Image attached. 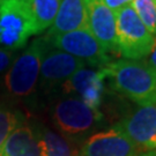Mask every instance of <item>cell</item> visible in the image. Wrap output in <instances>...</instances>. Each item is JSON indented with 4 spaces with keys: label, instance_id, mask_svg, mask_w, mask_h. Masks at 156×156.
Returning <instances> with one entry per match:
<instances>
[{
    "label": "cell",
    "instance_id": "cell-1",
    "mask_svg": "<svg viewBox=\"0 0 156 156\" xmlns=\"http://www.w3.org/2000/svg\"><path fill=\"white\" fill-rule=\"evenodd\" d=\"M103 71L112 87L138 105L156 103V72L148 62L120 59L108 64Z\"/></svg>",
    "mask_w": 156,
    "mask_h": 156
},
{
    "label": "cell",
    "instance_id": "cell-2",
    "mask_svg": "<svg viewBox=\"0 0 156 156\" xmlns=\"http://www.w3.org/2000/svg\"><path fill=\"white\" fill-rule=\"evenodd\" d=\"M49 48L45 38H36L15 58L4 78L7 94L15 98H26L34 94L39 81L42 59Z\"/></svg>",
    "mask_w": 156,
    "mask_h": 156
},
{
    "label": "cell",
    "instance_id": "cell-3",
    "mask_svg": "<svg viewBox=\"0 0 156 156\" xmlns=\"http://www.w3.org/2000/svg\"><path fill=\"white\" fill-rule=\"evenodd\" d=\"M118 53L125 59L141 60L149 56L156 38L132 8L131 4L115 11Z\"/></svg>",
    "mask_w": 156,
    "mask_h": 156
},
{
    "label": "cell",
    "instance_id": "cell-4",
    "mask_svg": "<svg viewBox=\"0 0 156 156\" xmlns=\"http://www.w3.org/2000/svg\"><path fill=\"white\" fill-rule=\"evenodd\" d=\"M36 35L28 0H0V46L15 51Z\"/></svg>",
    "mask_w": 156,
    "mask_h": 156
},
{
    "label": "cell",
    "instance_id": "cell-5",
    "mask_svg": "<svg viewBox=\"0 0 156 156\" xmlns=\"http://www.w3.org/2000/svg\"><path fill=\"white\" fill-rule=\"evenodd\" d=\"M51 119L58 133L71 139L90 132L102 120V113L76 96H65L53 104Z\"/></svg>",
    "mask_w": 156,
    "mask_h": 156
},
{
    "label": "cell",
    "instance_id": "cell-6",
    "mask_svg": "<svg viewBox=\"0 0 156 156\" xmlns=\"http://www.w3.org/2000/svg\"><path fill=\"white\" fill-rule=\"evenodd\" d=\"M50 48L67 52L82 60L86 65L100 69L112 62L111 56L104 50L88 28L79 29L71 33L44 37Z\"/></svg>",
    "mask_w": 156,
    "mask_h": 156
},
{
    "label": "cell",
    "instance_id": "cell-7",
    "mask_svg": "<svg viewBox=\"0 0 156 156\" xmlns=\"http://www.w3.org/2000/svg\"><path fill=\"white\" fill-rule=\"evenodd\" d=\"M141 153L118 124L89 135L81 147V156H140Z\"/></svg>",
    "mask_w": 156,
    "mask_h": 156
},
{
    "label": "cell",
    "instance_id": "cell-8",
    "mask_svg": "<svg viewBox=\"0 0 156 156\" xmlns=\"http://www.w3.org/2000/svg\"><path fill=\"white\" fill-rule=\"evenodd\" d=\"M105 81L103 68L91 69L83 67L67 79L60 86V89L65 96H76L88 106L98 110L103 100Z\"/></svg>",
    "mask_w": 156,
    "mask_h": 156
},
{
    "label": "cell",
    "instance_id": "cell-9",
    "mask_svg": "<svg viewBox=\"0 0 156 156\" xmlns=\"http://www.w3.org/2000/svg\"><path fill=\"white\" fill-rule=\"evenodd\" d=\"M86 66L87 65L76 57L49 46L41 65V87L45 90H52L60 87L67 79Z\"/></svg>",
    "mask_w": 156,
    "mask_h": 156
},
{
    "label": "cell",
    "instance_id": "cell-10",
    "mask_svg": "<svg viewBox=\"0 0 156 156\" xmlns=\"http://www.w3.org/2000/svg\"><path fill=\"white\" fill-rule=\"evenodd\" d=\"M118 125L141 151L156 149V103L138 108Z\"/></svg>",
    "mask_w": 156,
    "mask_h": 156
},
{
    "label": "cell",
    "instance_id": "cell-11",
    "mask_svg": "<svg viewBox=\"0 0 156 156\" xmlns=\"http://www.w3.org/2000/svg\"><path fill=\"white\" fill-rule=\"evenodd\" d=\"M88 29L109 53H118L115 11L102 0H86Z\"/></svg>",
    "mask_w": 156,
    "mask_h": 156
},
{
    "label": "cell",
    "instance_id": "cell-12",
    "mask_svg": "<svg viewBox=\"0 0 156 156\" xmlns=\"http://www.w3.org/2000/svg\"><path fill=\"white\" fill-rule=\"evenodd\" d=\"M0 156H43L37 128L19 124L5 141Z\"/></svg>",
    "mask_w": 156,
    "mask_h": 156
},
{
    "label": "cell",
    "instance_id": "cell-13",
    "mask_svg": "<svg viewBox=\"0 0 156 156\" xmlns=\"http://www.w3.org/2000/svg\"><path fill=\"white\" fill-rule=\"evenodd\" d=\"M88 28L86 0H62L59 11L46 37Z\"/></svg>",
    "mask_w": 156,
    "mask_h": 156
},
{
    "label": "cell",
    "instance_id": "cell-14",
    "mask_svg": "<svg viewBox=\"0 0 156 156\" xmlns=\"http://www.w3.org/2000/svg\"><path fill=\"white\" fill-rule=\"evenodd\" d=\"M43 156H81V149L73 145L69 139L46 126L37 127Z\"/></svg>",
    "mask_w": 156,
    "mask_h": 156
},
{
    "label": "cell",
    "instance_id": "cell-15",
    "mask_svg": "<svg viewBox=\"0 0 156 156\" xmlns=\"http://www.w3.org/2000/svg\"><path fill=\"white\" fill-rule=\"evenodd\" d=\"M33 14L36 35L42 34L52 26L59 11L62 0H28Z\"/></svg>",
    "mask_w": 156,
    "mask_h": 156
},
{
    "label": "cell",
    "instance_id": "cell-16",
    "mask_svg": "<svg viewBox=\"0 0 156 156\" xmlns=\"http://www.w3.org/2000/svg\"><path fill=\"white\" fill-rule=\"evenodd\" d=\"M131 6L149 33L156 36V0H134Z\"/></svg>",
    "mask_w": 156,
    "mask_h": 156
},
{
    "label": "cell",
    "instance_id": "cell-17",
    "mask_svg": "<svg viewBox=\"0 0 156 156\" xmlns=\"http://www.w3.org/2000/svg\"><path fill=\"white\" fill-rule=\"evenodd\" d=\"M21 123L20 113L6 108H0V151L9 134Z\"/></svg>",
    "mask_w": 156,
    "mask_h": 156
},
{
    "label": "cell",
    "instance_id": "cell-18",
    "mask_svg": "<svg viewBox=\"0 0 156 156\" xmlns=\"http://www.w3.org/2000/svg\"><path fill=\"white\" fill-rule=\"evenodd\" d=\"M16 56H14V52L11 50H7L0 46V74L6 73L12 64L14 62Z\"/></svg>",
    "mask_w": 156,
    "mask_h": 156
},
{
    "label": "cell",
    "instance_id": "cell-19",
    "mask_svg": "<svg viewBox=\"0 0 156 156\" xmlns=\"http://www.w3.org/2000/svg\"><path fill=\"white\" fill-rule=\"evenodd\" d=\"M110 9L112 11H117L119 8H122L124 6L129 5L134 0H102Z\"/></svg>",
    "mask_w": 156,
    "mask_h": 156
},
{
    "label": "cell",
    "instance_id": "cell-20",
    "mask_svg": "<svg viewBox=\"0 0 156 156\" xmlns=\"http://www.w3.org/2000/svg\"><path fill=\"white\" fill-rule=\"evenodd\" d=\"M148 64L153 67V69L156 72V43H155L154 49L151 50V55H149V62H148Z\"/></svg>",
    "mask_w": 156,
    "mask_h": 156
},
{
    "label": "cell",
    "instance_id": "cell-21",
    "mask_svg": "<svg viewBox=\"0 0 156 156\" xmlns=\"http://www.w3.org/2000/svg\"><path fill=\"white\" fill-rule=\"evenodd\" d=\"M140 156H156V149H153V151H142Z\"/></svg>",
    "mask_w": 156,
    "mask_h": 156
}]
</instances>
